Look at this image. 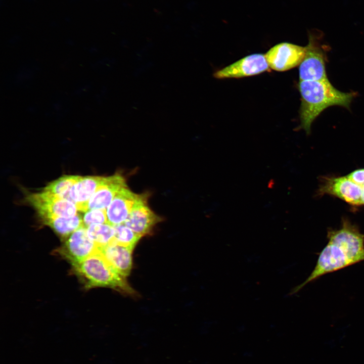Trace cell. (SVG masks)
Here are the masks:
<instances>
[{"instance_id": "12", "label": "cell", "mask_w": 364, "mask_h": 364, "mask_svg": "<svg viewBox=\"0 0 364 364\" xmlns=\"http://www.w3.org/2000/svg\"><path fill=\"white\" fill-rule=\"evenodd\" d=\"M98 250L108 262L120 276L125 278L132 268L133 249L117 244L115 241Z\"/></svg>"}, {"instance_id": "5", "label": "cell", "mask_w": 364, "mask_h": 364, "mask_svg": "<svg viewBox=\"0 0 364 364\" xmlns=\"http://www.w3.org/2000/svg\"><path fill=\"white\" fill-rule=\"evenodd\" d=\"M304 56L299 65V80H320L327 79L326 54L318 40L309 35Z\"/></svg>"}, {"instance_id": "9", "label": "cell", "mask_w": 364, "mask_h": 364, "mask_svg": "<svg viewBox=\"0 0 364 364\" xmlns=\"http://www.w3.org/2000/svg\"><path fill=\"white\" fill-rule=\"evenodd\" d=\"M98 251V247L89 237L87 229L82 226L72 233L65 245V255L72 265L78 263Z\"/></svg>"}, {"instance_id": "11", "label": "cell", "mask_w": 364, "mask_h": 364, "mask_svg": "<svg viewBox=\"0 0 364 364\" xmlns=\"http://www.w3.org/2000/svg\"><path fill=\"white\" fill-rule=\"evenodd\" d=\"M125 187V180L119 174L103 177L102 183L88 201V210L106 209L117 193Z\"/></svg>"}, {"instance_id": "3", "label": "cell", "mask_w": 364, "mask_h": 364, "mask_svg": "<svg viewBox=\"0 0 364 364\" xmlns=\"http://www.w3.org/2000/svg\"><path fill=\"white\" fill-rule=\"evenodd\" d=\"M73 266L85 279L87 287H109L126 294L136 293L125 278L117 272L99 250Z\"/></svg>"}, {"instance_id": "4", "label": "cell", "mask_w": 364, "mask_h": 364, "mask_svg": "<svg viewBox=\"0 0 364 364\" xmlns=\"http://www.w3.org/2000/svg\"><path fill=\"white\" fill-rule=\"evenodd\" d=\"M26 199L40 217H69L77 214L78 209L74 203L46 191L29 194Z\"/></svg>"}, {"instance_id": "7", "label": "cell", "mask_w": 364, "mask_h": 364, "mask_svg": "<svg viewBox=\"0 0 364 364\" xmlns=\"http://www.w3.org/2000/svg\"><path fill=\"white\" fill-rule=\"evenodd\" d=\"M305 50V47L284 42L271 47L265 56L269 68L277 71H285L300 65Z\"/></svg>"}, {"instance_id": "2", "label": "cell", "mask_w": 364, "mask_h": 364, "mask_svg": "<svg viewBox=\"0 0 364 364\" xmlns=\"http://www.w3.org/2000/svg\"><path fill=\"white\" fill-rule=\"evenodd\" d=\"M299 81L300 126L307 134L310 132L314 120L326 108L333 106L349 108L354 97L353 93H343L336 89L328 78Z\"/></svg>"}, {"instance_id": "8", "label": "cell", "mask_w": 364, "mask_h": 364, "mask_svg": "<svg viewBox=\"0 0 364 364\" xmlns=\"http://www.w3.org/2000/svg\"><path fill=\"white\" fill-rule=\"evenodd\" d=\"M146 196L136 194L127 187L122 188L106 209L108 223L112 226L124 223L135 205Z\"/></svg>"}, {"instance_id": "6", "label": "cell", "mask_w": 364, "mask_h": 364, "mask_svg": "<svg viewBox=\"0 0 364 364\" xmlns=\"http://www.w3.org/2000/svg\"><path fill=\"white\" fill-rule=\"evenodd\" d=\"M269 66L265 54H253L215 71L217 79L240 78L258 75L268 71Z\"/></svg>"}, {"instance_id": "1", "label": "cell", "mask_w": 364, "mask_h": 364, "mask_svg": "<svg viewBox=\"0 0 364 364\" xmlns=\"http://www.w3.org/2000/svg\"><path fill=\"white\" fill-rule=\"evenodd\" d=\"M328 243L319 254L308 277L294 287L289 295L298 292L306 285L320 277L364 261V235L347 219L339 229L328 232Z\"/></svg>"}, {"instance_id": "15", "label": "cell", "mask_w": 364, "mask_h": 364, "mask_svg": "<svg viewBox=\"0 0 364 364\" xmlns=\"http://www.w3.org/2000/svg\"><path fill=\"white\" fill-rule=\"evenodd\" d=\"M86 229L89 237L98 247H104L115 241L114 228L108 223L93 224Z\"/></svg>"}, {"instance_id": "17", "label": "cell", "mask_w": 364, "mask_h": 364, "mask_svg": "<svg viewBox=\"0 0 364 364\" xmlns=\"http://www.w3.org/2000/svg\"><path fill=\"white\" fill-rule=\"evenodd\" d=\"M113 226L115 232V242L118 244L133 249L142 237L124 223Z\"/></svg>"}, {"instance_id": "16", "label": "cell", "mask_w": 364, "mask_h": 364, "mask_svg": "<svg viewBox=\"0 0 364 364\" xmlns=\"http://www.w3.org/2000/svg\"><path fill=\"white\" fill-rule=\"evenodd\" d=\"M78 175H65L49 183L43 189L53 194L69 200V193Z\"/></svg>"}, {"instance_id": "18", "label": "cell", "mask_w": 364, "mask_h": 364, "mask_svg": "<svg viewBox=\"0 0 364 364\" xmlns=\"http://www.w3.org/2000/svg\"><path fill=\"white\" fill-rule=\"evenodd\" d=\"M82 220L83 225L85 228L93 224L108 223L106 209L88 210L85 212Z\"/></svg>"}, {"instance_id": "10", "label": "cell", "mask_w": 364, "mask_h": 364, "mask_svg": "<svg viewBox=\"0 0 364 364\" xmlns=\"http://www.w3.org/2000/svg\"><path fill=\"white\" fill-rule=\"evenodd\" d=\"M147 199L146 196L135 205L124 223L141 237L149 234L162 220L148 206Z\"/></svg>"}, {"instance_id": "13", "label": "cell", "mask_w": 364, "mask_h": 364, "mask_svg": "<svg viewBox=\"0 0 364 364\" xmlns=\"http://www.w3.org/2000/svg\"><path fill=\"white\" fill-rule=\"evenodd\" d=\"M103 177L79 176L69 193V200L74 203L78 211L86 212L88 201L102 183Z\"/></svg>"}, {"instance_id": "14", "label": "cell", "mask_w": 364, "mask_h": 364, "mask_svg": "<svg viewBox=\"0 0 364 364\" xmlns=\"http://www.w3.org/2000/svg\"><path fill=\"white\" fill-rule=\"evenodd\" d=\"M41 218L46 224L62 236H68L84 226L82 219L78 214L69 217L50 216L42 217Z\"/></svg>"}]
</instances>
